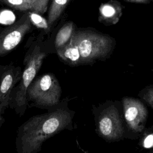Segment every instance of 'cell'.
<instances>
[{"mask_svg":"<svg viewBox=\"0 0 153 153\" xmlns=\"http://www.w3.org/2000/svg\"><path fill=\"white\" fill-rule=\"evenodd\" d=\"M74 112L59 108L47 113L33 116L17 130L16 145L18 153H36L44 142L65 129L72 128Z\"/></svg>","mask_w":153,"mask_h":153,"instance_id":"obj_1","label":"cell"},{"mask_svg":"<svg viewBox=\"0 0 153 153\" xmlns=\"http://www.w3.org/2000/svg\"><path fill=\"white\" fill-rule=\"evenodd\" d=\"M70 40L78 48L81 65L105 61L111 57L116 45L113 37L93 29L75 30Z\"/></svg>","mask_w":153,"mask_h":153,"instance_id":"obj_2","label":"cell"},{"mask_svg":"<svg viewBox=\"0 0 153 153\" xmlns=\"http://www.w3.org/2000/svg\"><path fill=\"white\" fill-rule=\"evenodd\" d=\"M96 131L108 142L126 138V126L123 106L118 100H108L98 106H93Z\"/></svg>","mask_w":153,"mask_h":153,"instance_id":"obj_3","label":"cell"},{"mask_svg":"<svg viewBox=\"0 0 153 153\" xmlns=\"http://www.w3.org/2000/svg\"><path fill=\"white\" fill-rule=\"evenodd\" d=\"M46 56L45 52L42 50L38 42H35L25 54L22 78L19 84L13 90L10 103V106L15 109L19 116L24 114L28 106L26 99L27 88L35 78Z\"/></svg>","mask_w":153,"mask_h":153,"instance_id":"obj_4","label":"cell"},{"mask_svg":"<svg viewBox=\"0 0 153 153\" xmlns=\"http://www.w3.org/2000/svg\"><path fill=\"white\" fill-rule=\"evenodd\" d=\"M62 88L56 76L47 73L35 78L26 91L27 103L38 108H50L56 106L60 100Z\"/></svg>","mask_w":153,"mask_h":153,"instance_id":"obj_5","label":"cell"},{"mask_svg":"<svg viewBox=\"0 0 153 153\" xmlns=\"http://www.w3.org/2000/svg\"><path fill=\"white\" fill-rule=\"evenodd\" d=\"M123 116L126 126V138L136 139L145 129L148 111L141 99L129 96L122 98Z\"/></svg>","mask_w":153,"mask_h":153,"instance_id":"obj_6","label":"cell"},{"mask_svg":"<svg viewBox=\"0 0 153 153\" xmlns=\"http://www.w3.org/2000/svg\"><path fill=\"white\" fill-rule=\"evenodd\" d=\"M33 25L28 12L14 23L2 30L0 32V57L13 50L33 29Z\"/></svg>","mask_w":153,"mask_h":153,"instance_id":"obj_7","label":"cell"},{"mask_svg":"<svg viewBox=\"0 0 153 153\" xmlns=\"http://www.w3.org/2000/svg\"><path fill=\"white\" fill-rule=\"evenodd\" d=\"M22 75V68L12 63L0 65V106L5 109L10 106L11 94Z\"/></svg>","mask_w":153,"mask_h":153,"instance_id":"obj_8","label":"cell"},{"mask_svg":"<svg viewBox=\"0 0 153 153\" xmlns=\"http://www.w3.org/2000/svg\"><path fill=\"white\" fill-rule=\"evenodd\" d=\"M123 6L117 0H110L99 7V21L106 26L117 24L123 14Z\"/></svg>","mask_w":153,"mask_h":153,"instance_id":"obj_9","label":"cell"},{"mask_svg":"<svg viewBox=\"0 0 153 153\" xmlns=\"http://www.w3.org/2000/svg\"><path fill=\"white\" fill-rule=\"evenodd\" d=\"M56 52L59 58L63 62L72 66L81 65L78 48L71 40L64 46L56 49Z\"/></svg>","mask_w":153,"mask_h":153,"instance_id":"obj_10","label":"cell"},{"mask_svg":"<svg viewBox=\"0 0 153 153\" xmlns=\"http://www.w3.org/2000/svg\"><path fill=\"white\" fill-rule=\"evenodd\" d=\"M75 32V25L72 22H69L63 25L59 30L54 41L56 50L68 43Z\"/></svg>","mask_w":153,"mask_h":153,"instance_id":"obj_11","label":"cell"},{"mask_svg":"<svg viewBox=\"0 0 153 153\" xmlns=\"http://www.w3.org/2000/svg\"><path fill=\"white\" fill-rule=\"evenodd\" d=\"M69 0H53L48 14L49 29L60 17Z\"/></svg>","mask_w":153,"mask_h":153,"instance_id":"obj_12","label":"cell"},{"mask_svg":"<svg viewBox=\"0 0 153 153\" xmlns=\"http://www.w3.org/2000/svg\"><path fill=\"white\" fill-rule=\"evenodd\" d=\"M138 97L146 105L153 109V84L146 85L138 93Z\"/></svg>","mask_w":153,"mask_h":153,"instance_id":"obj_13","label":"cell"},{"mask_svg":"<svg viewBox=\"0 0 153 153\" xmlns=\"http://www.w3.org/2000/svg\"><path fill=\"white\" fill-rule=\"evenodd\" d=\"M10 7L22 11H30V0H2Z\"/></svg>","mask_w":153,"mask_h":153,"instance_id":"obj_14","label":"cell"},{"mask_svg":"<svg viewBox=\"0 0 153 153\" xmlns=\"http://www.w3.org/2000/svg\"><path fill=\"white\" fill-rule=\"evenodd\" d=\"M29 14L31 22L33 25H35L37 27L46 30H49V26L47 20L42 17L40 15V14L33 11H30L29 12Z\"/></svg>","mask_w":153,"mask_h":153,"instance_id":"obj_15","label":"cell"},{"mask_svg":"<svg viewBox=\"0 0 153 153\" xmlns=\"http://www.w3.org/2000/svg\"><path fill=\"white\" fill-rule=\"evenodd\" d=\"M48 2L49 0H30V11L44 14L47 11Z\"/></svg>","mask_w":153,"mask_h":153,"instance_id":"obj_16","label":"cell"},{"mask_svg":"<svg viewBox=\"0 0 153 153\" xmlns=\"http://www.w3.org/2000/svg\"><path fill=\"white\" fill-rule=\"evenodd\" d=\"M139 145L145 149L153 148V130H145L142 133Z\"/></svg>","mask_w":153,"mask_h":153,"instance_id":"obj_17","label":"cell"},{"mask_svg":"<svg viewBox=\"0 0 153 153\" xmlns=\"http://www.w3.org/2000/svg\"><path fill=\"white\" fill-rule=\"evenodd\" d=\"M124 1L130 3L142 4H148L151 1V0H124Z\"/></svg>","mask_w":153,"mask_h":153,"instance_id":"obj_18","label":"cell"},{"mask_svg":"<svg viewBox=\"0 0 153 153\" xmlns=\"http://www.w3.org/2000/svg\"><path fill=\"white\" fill-rule=\"evenodd\" d=\"M5 110V108H4L1 106H0V127L1 126V125L2 124V123L4 121V118L3 117V114L4 113Z\"/></svg>","mask_w":153,"mask_h":153,"instance_id":"obj_19","label":"cell"},{"mask_svg":"<svg viewBox=\"0 0 153 153\" xmlns=\"http://www.w3.org/2000/svg\"><path fill=\"white\" fill-rule=\"evenodd\" d=\"M152 72H153V69H152Z\"/></svg>","mask_w":153,"mask_h":153,"instance_id":"obj_20","label":"cell"},{"mask_svg":"<svg viewBox=\"0 0 153 153\" xmlns=\"http://www.w3.org/2000/svg\"><path fill=\"white\" fill-rule=\"evenodd\" d=\"M151 1H152V2H153V0H151Z\"/></svg>","mask_w":153,"mask_h":153,"instance_id":"obj_21","label":"cell"}]
</instances>
